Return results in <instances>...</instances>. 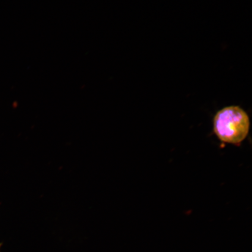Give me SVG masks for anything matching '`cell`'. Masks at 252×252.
Segmentation results:
<instances>
[{
  "label": "cell",
  "instance_id": "1",
  "mask_svg": "<svg viewBox=\"0 0 252 252\" xmlns=\"http://www.w3.org/2000/svg\"><path fill=\"white\" fill-rule=\"evenodd\" d=\"M250 128V118L240 107H226L214 116V133L224 143L240 144L247 137Z\"/></svg>",
  "mask_w": 252,
  "mask_h": 252
}]
</instances>
